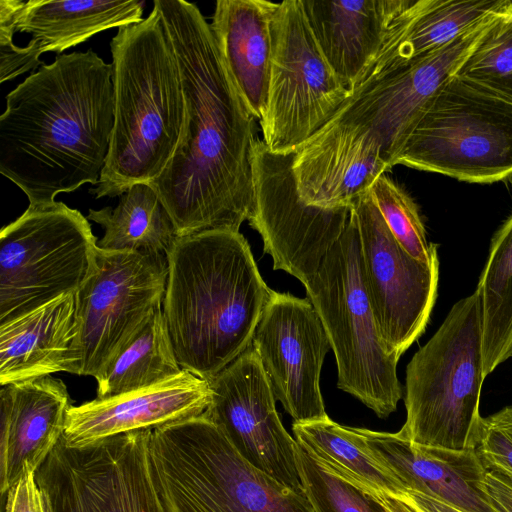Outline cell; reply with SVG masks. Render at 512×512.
Masks as SVG:
<instances>
[{"mask_svg": "<svg viewBox=\"0 0 512 512\" xmlns=\"http://www.w3.org/2000/svg\"><path fill=\"white\" fill-rule=\"evenodd\" d=\"M413 0H301L330 66L350 92L379 51L386 32Z\"/></svg>", "mask_w": 512, "mask_h": 512, "instance_id": "44dd1931", "label": "cell"}, {"mask_svg": "<svg viewBox=\"0 0 512 512\" xmlns=\"http://www.w3.org/2000/svg\"><path fill=\"white\" fill-rule=\"evenodd\" d=\"M481 342V301L475 290L453 305L407 365L402 437L423 446L475 449L485 379Z\"/></svg>", "mask_w": 512, "mask_h": 512, "instance_id": "8992f818", "label": "cell"}, {"mask_svg": "<svg viewBox=\"0 0 512 512\" xmlns=\"http://www.w3.org/2000/svg\"><path fill=\"white\" fill-rule=\"evenodd\" d=\"M303 285L334 352L338 388L379 418L388 417L403 396L399 358L387 349L369 302L354 208L346 230Z\"/></svg>", "mask_w": 512, "mask_h": 512, "instance_id": "52a82bcc", "label": "cell"}, {"mask_svg": "<svg viewBox=\"0 0 512 512\" xmlns=\"http://www.w3.org/2000/svg\"><path fill=\"white\" fill-rule=\"evenodd\" d=\"M182 370L160 307L94 377L97 380V398L105 399L147 388L178 375Z\"/></svg>", "mask_w": 512, "mask_h": 512, "instance_id": "4316f807", "label": "cell"}, {"mask_svg": "<svg viewBox=\"0 0 512 512\" xmlns=\"http://www.w3.org/2000/svg\"><path fill=\"white\" fill-rule=\"evenodd\" d=\"M474 450L486 472L512 482V406L481 417Z\"/></svg>", "mask_w": 512, "mask_h": 512, "instance_id": "d6a6232c", "label": "cell"}, {"mask_svg": "<svg viewBox=\"0 0 512 512\" xmlns=\"http://www.w3.org/2000/svg\"><path fill=\"white\" fill-rule=\"evenodd\" d=\"M469 183L512 177V101L456 74L431 99L395 165Z\"/></svg>", "mask_w": 512, "mask_h": 512, "instance_id": "ba28073f", "label": "cell"}, {"mask_svg": "<svg viewBox=\"0 0 512 512\" xmlns=\"http://www.w3.org/2000/svg\"><path fill=\"white\" fill-rule=\"evenodd\" d=\"M114 127L96 198L121 196L154 181L181 138L186 103L177 58L157 7L118 28L111 43Z\"/></svg>", "mask_w": 512, "mask_h": 512, "instance_id": "277c9868", "label": "cell"}, {"mask_svg": "<svg viewBox=\"0 0 512 512\" xmlns=\"http://www.w3.org/2000/svg\"><path fill=\"white\" fill-rule=\"evenodd\" d=\"M21 0L0 1V82L33 71L44 63L41 56L29 43L24 47L13 43L16 31V17Z\"/></svg>", "mask_w": 512, "mask_h": 512, "instance_id": "836d02e7", "label": "cell"}, {"mask_svg": "<svg viewBox=\"0 0 512 512\" xmlns=\"http://www.w3.org/2000/svg\"><path fill=\"white\" fill-rule=\"evenodd\" d=\"M263 142L275 153H294L317 134L350 96L325 58L301 0L275 3Z\"/></svg>", "mask_w": 512, "mask_h": 512, "instance_id": "8fae6325", "label": "cell"}, {"mask_svg": "<svg viewBox=\"0 0 512 512\" xmlns=\"http://www.w3.org/2000/svg\"><path fill=\"white\" fill-rule=\"evenodd\" d=\"M112 64L94 51L43 64L6 96L0 116V173L30 206L96 186L114 127Z\"/></svg>", "mask_w": 512, "mask_h": 512, "instance_id": "7a4b0ae2", "label": "cell"}, {"mask_svg": "<svg viewBox=\"0 0 512 512\" xmlns=\"http://www.w3.org/2000/svg\"><path fill=\"white\" fill-rule=\"evenodd\" d=\"M98 268L76 292L75 374L98 375L160 307L166 289L164 255L99 248Z\"/></svg>", "mask_w": 512, "mask_h": 512, "instance_id": "7c38bea8", "label": "cell"}, {"mask_svg": "<svg viewBox=\"0 0 512 512\" xmlns=\"http://www.w3.org/2000/svg\"><path fill=\"white\" fill-rule=\"evenodd\" d=\"M148 457L166 512H314L304 490L251 465L204 414L152 429Z\"/></svg>", "mask_w": 512, "mask_h": 512, "instance_id": "5b68a950", "label": "cell"}, {"mask_svg": "<svg viewBox=\"0 0 512 512\" xmlns=\"http://www.w3.org/2000/svg\"><path fill=\"white\" fill-rule=\"evenodd\" d=\"M476 290L481 301V352L486 377L512 357V215L492 239Z\"/></svg>", "mask_w": 512, "mask_h": 512, "instance_id": "83f0119b", "label": "cell"}, {"mask_svg": "<svg viewBox=\"0 0 512 512\" xmlns=\"http://www.w3.org/2000/svg\"><path fill=\"white\" fill-rule=\"evenodd\" d=\"M36 471L26 468L6 492L5 512H53L47 495L37 483Z\"/></svg>", "mask_w": 512, "mask_h": 512, "instance_id": "e575fe53", "label": "cell"}, {"mask_svg": "<svg viewBox=\"0 0 512 512\" xmlns=\"http://www.w3.org/2000/svg\"><path fill=\"white\" fill-rule=\"evenodd\" d=\"M352 204L369 302L387 349L400 358L429 321L437 295L439 260L424 263L410 256L391 233L369 191Z\"/></svg>", "mask_w": 512, "mask_h": 512, "instance_id": "9a60e30c", "label": "cell"}, {"mask_svg": "<svg viewBox=\"0 0 512 512\" xmlns=\"http://www.w3.org/2000/svg\"><path fill=\"white\" fill-rule=\"evenodd\" d=\"M210 402L209 382L182 370L147 388L71 405L62 438L69 447H83L119 434L200 416Z\"/></svg>", "mask_w": 512, "mask_h": 512, "instance_id": "d6986e66", "label": "cell"}, {"mask_svg": "<svg viewBox=\"0 0 512 512\" xmlns=\"http://www.w3.org/2000/svg\"><path fill=\"white\" fill-rule=\"evenodd\" d=\"M294 153L272 152L256 139L255 201L248 221L261 235L273 269L283 270L304 284L316 274L323 258L346 230L353 204L335 208L306 204L296 186Z\"/></svg>", "mask_w": 512, "mask_h": 512, "instance_id": "5bb4252c", "label": "cell"}, {"mask_svg": "<svg viewBox=\"0 0 512 512\" xmlns=\"http://www.w3.org/2000/svg\"><path fill=\"white\" fill-rule=\"evenodd\" d=\"M455 74L512 101V2L495 18Z\"/></svg>", "mask_w": 512, "mask_h": 512, "instance_id": "f546056e", "label": "cell"}, {"mask_svg": "<svg viewBox=\"0 0 512 512\" xmlns=\"http://www.w3.org/2000/svg\"><path fill=\"white\" fill-rule=\"evenodd\" d=\"M351 429L362 448L406 492H419L462 512H495L483 488L486 471L475 450L418 445L398 432Z\"/></svg>", "mask_w": 512, "mask_h": 512, "instance_id": "ac0fdd59", "label": "cell"}, {"mask_svg": "<svg viewBox=\"0 0 512 512\" xmlns=\"http://www.w3.org/2000/svg\"><path fill=\"white\" fill-rule=\"evenodd\" d=\"M75 294L0 324L1 386L57 372L75 374Z\"/></svg>", "mask_w": 512, "mask_h": 512, "instance_id": "7402d4cb", "label": "cell"}, {"mask_svg": "<svg viewBox=\"0 0 512 512\" xmlns=\"http://www.w3.org/2000/svg\"><path fill=\"white\" fill-rule=\"evenodd\" d=\"M87 219L104 229L97 245L107 251L167 256L178 238L169 212L148 183L130 186L115 208L90 209Z\"/></svg>", "mask_w": 512, "mask_h": 512, "instance_id": "484cf974", "label": "cell"}, {"mask_svg": "<svg viewBox=\"0 0 512 512\" xmlns=\"http://www.w3.org/2000/svg\"><path fill=\"white\" fill-rule=\"evenodd\" d=\"M371 495L378 500L388 512H417L411 504L400 497L386 493Z\"/></svg>", "mask_w": 512, "mask_h": 512, "instance_id": "74e56055", "label": "cell"}, {"mask_svg": "<svg viewBox=\"0 0 512 512\" xmlns=\"http://www.w3.org/2000/svg\"><path fill=\"white\" fill-rule=\"evenodd\" d=\"M162 312L183 370L210 382L252 344L273 290L239 231L178 237Z\"/></svg>", "mask_w": 512, "mask_h": 512, "instance_id": "3957f363", "label": "cell"}, {"mask_svg": "<svg viewBox=\"0 0 512 512\" xmlns=\"http://www.w3.org/2000/svg\"><path fill=\"white\" fill-rule=\"evenodd\" d=\"M510 1L413 0L393 21L379 51L354 88L445 47Z\"/></svg>", "mask_w": 512, "mask_h": 512, "instance_id": "603a6c76", "label": "cell"}, {"mask_svg": "<svg viewBox=\"0 0 512 512\" xmlns=\"http://www.w3.org/2000/svg\"><path fill=\"white\" fill-rule=\"evenodd\" d=\"M506 7L488 15L445 47L354 88L313 137L356 144L379 156L391 169L431 99Z\"/></svg>", "mask_w": 512, "mask_h": 512, "instance_id": "30bf717a", "label": "cell"}, {"mask_svg": "<svg viewBox=\"0 0 512 512\" xmlns=\"http://www.w3.org/2000/svg\"><path fill=\"white\" fill-rule=\"evenodd\" d=\"M391 233L413 258L430 263L438 258L437 245L429 243L413 199L385 174L369 190Z\"/></svg>", "mask_w": 512, "mask_h": 512, "instance_id": "1f68e13d", "label": "cell"}, {"mask_svg": "<svg viewBox=\"0 0 512 512\" xmlns=\"http://www.w3.org/2000/svg\"><path fill=\"white\" fill-rule=\"evenodd\" d=\"M151 430L83 447H69L61 438L35 473L52 511L166 512L150 471Z\"/></svg>", "mask_w": 512, "mask_h": 512, "instance_id": "4fadbf2b", "label": "cell"}, {"mask_svg": "<svg viewBox=\"0 0 512 512\" xmlns=\"http://www.w3.org/2000/svg\"><path fill=\"white\" fill-rule=\"evenodd\" d=\"M0 490L5 495L26 468L37 471L62 438L70 398L53 376L1 386Z\"/></svg>", "mask_w": 512, "mask_h": 512, "instance_id": "ffe728a7", "label": "cell"}, {"mask_svg": "<svg viewBox=\"0 0 512 512\" xmlns=\"http://www.w3.org/2000/svg\"><path fill=\"white\" fill-rule=\"evenodd\" d=\"M211 402L203 413L251 465L276 481L304 490L297 442L284 428L275 397L252 346L210 382Z\"/></svg>", "mask_w": 512, "mask_h": 512, "instance_id": "2e32d148", "label": "cell"}, {"mask_svg": "<svg viewBox=\"0 0 512 512\" xmlns=\"http://www.w3.org/2000/svg\"><path fill=\"white\" fill-rule=\"evenodd\" d=\"M296 456L314 512H388L369 492L321 465L298 443Z\"/></svg>", "mask_w": 512, "mask_h": 512, "instance_id": "4dcf8cb0", "label": "cell"}, {"mask_svg": "<svg viewBox=\"0 0 512 512\" xmlns=\"http://www.w3.org/2000/svg\"><path fill=\"white\" fill-rule=\"evenodd\" d=\"M400 498L411 504L417 512H462L451 505L415 491H407Z\"/></svg>", "mask_w": 512, "mask_h": 512, "instance_id": "8d00e7d4", "label": "cell"}, {"mask_svg": "<svg viewBox=\"0 0 512 512\" xmlns=\"http://www.w3.org/2000/svg\"><path fill=\"white\" fill-rule=\"evenodd\" d=\"M154 6L178 61L186 116L173 157L150 185L178 237L208 230L239 231L255 201V119L197 5L155 0Z\"/></svg>", "mask_w": 512, "mask_h": 512, "instance_id": "6da1fadb", "label": "cell"}, {"mask_svg": "<svg viewBox=\"0 0 512 512\" xmlns=\"http://www.w3.org/2000/svg\"><path fill=\"white\" fill-rule=\"evenodd\" d=\"M292 430L296 442L321 465L370 494L401 497L406 493L400 483L362 448L351 427L342 426L328 417L293 423Z\"/></svg>", "mask_w": 512, "mask_h": 512, "instance_id": "f1b7e54d", "label": "cell"}, {"mask_svg": "<svg viewBox=\"0 0 512 512\" xmlns=\"http://www.w3.org/2000/svg\"><path fill=\"white\" fill-rule=\"evenodd\" d=\"M483 488L495 512H512V482L485 472Z\"/></svg>", "mask_w": 512, "mask_h": 512, "instance_id": "d590c367", "label": "cell"}, {"mask_svg": "<svg viewBox=\"0 0 512 512\" xmlns=\"http://www.w3.org/2000/svg\"><path fill=\"white\" fill-rule=\"evenodd\" d=\"M98 250L80 211L29 205L0 232V324L76 293L97 270Z\"/></svg>", "mask_w": 512, "mask_h": 512, "instance_id": "9c48e42d", "label": "cell"}, {"mask_svg": "<svg viewBox=\"0 0 512 512\" xmlns=\"http://www.w3.org/2000/svg\"><path fill=\"white\" fill-rule=\"evenodd\" d=\"M275 2L218 0L210 24L225 66L250 114L266 113Z\"/></svg>", "mask_w": 512, "mask_h": 512, "instance_id": "cb8c5ba5", "label": "cell"}, {"mask_svg": "<svg viewBox=\"0 0 512 512\" xmlns=\"http://www.w3.org/2000/svg\"><path fill=\"white\" fill-rule=\"evenodd\" d=\"M251 346L275 399L294 423L328 418L320 391V373L331 346L308 298L273 291Z\"/></svg>", "mask_w": 512, "mask_h": 512, "instance_id": "e0dca14e", "label": "cell"}, {"mask_svg": "<svg viewBox=\"0 0 512 512\" xmlns=\"http://www.w3.org/2000/svg\"><path fill=\"white\" fill-rule=\"evenodd\" d=\"M142 0L21 1L16 31L30 34L39 54L61 53L114 27L142 21Z\"/></svg>", "mask_w": 512, "mask_h": 512, "instance_id": "d4e9b609", "label": "cell"}]
</instances>
